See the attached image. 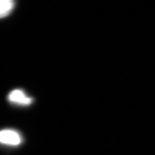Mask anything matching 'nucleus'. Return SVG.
<instances>
[{
  "label": "nucleus",
  "mask_w": 155,
  "mask_h": 155,
  "mask_svg": "<svg viewBox=\"0 0 155 155\" xmlns=\"http://www.w3.org/2000/svg\"><path fill=\"white\" fill-rule=\"evenodd\" d=\"M22 142V138L16 130L4 129L0 130V143L16 146Z\"/></svg>",
  "instance_id": "1"
},
{
  "label": "nucleus",
  "mask_w": 155,
  "mask_h": 155,
  "mask_svg": "<svg viewBox=\"0 0 155 155\" xmlns=\"http://www.w3.org/2000/svg\"><path fill=\"white\" fill-rule=\"evenodd\" d=\"M8 100L10 102L22 105H30L32 102V98L28 96L20 89H15L11 91L8 96Z\"/></svg>",
  "instance_id": "2"
},
{
  "label": "nucleus",
  "mask_w": 155,
  "mask_h": 155,
  "mask_svg": "<svg viewBox=\"0 0 155 155\" xmlns=\"http://www.w3.org/2000/svg\"><path fill=\"white\" fill-rule=\"evenodd\" d=\"M15 7V3L12 0H0V18L9 15Z\"/></svg>",
  "instance_id": "3"
}]
</instances>
